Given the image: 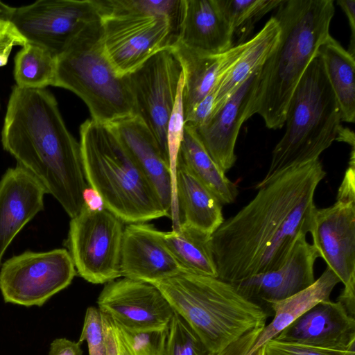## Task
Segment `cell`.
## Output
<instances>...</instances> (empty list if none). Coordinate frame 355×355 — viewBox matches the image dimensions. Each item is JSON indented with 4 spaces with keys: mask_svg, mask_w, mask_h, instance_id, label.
Listing matches in <instances>:
<instances>
[{
    "mask_svg": "<svg viewBox=\"0 0 355 355\" xmlns=\"http://www.w3.org/2000/svg\"><path fill=\"white\" fill-rule=\"evenodd\" d=\"M80 137L86 182L105 209L128 224L169 217L151 182L109 125L87 119Z\"/></svg>",
    "mask_w": 355,
    "mask_h": 355,
    "instance_id": "obj_4",
    "label": "cell"
},
{
    "mask_svg": "<svg viewBox=\"0 0 355 355\" xmlns=\"http://www.w3.org/2000/svg\"><path fill=\"white\" fill-rule=\"evenodd\" d=\"M326 172L319 159L288 171L211 234L217 278L229 283L280 268L310 232L314 195Z\"/></svg>",
    "mask_w": 355,
    "mask_h": 355,
    "instance_id": "obj_1",
    "label": "cell"
},
{
    "mask_svg": "<svg viewBox=\"0 0 355 355\" xmlns=\"http://www.w3.org/2000/svg\"><path fill=\"white\" fill-rule=\"evenodd\" d=\"M182 73V64L169 46L124 76L133 97L135 115L150 130L168 164L167 125Z\"/></svg>",
    "mask_w": 355,
    "mask_h": 355,
    "instance_id": "obj_10",
    "label": "cell"
},
{
    "mask_svg": "<svg viewBox=\"0 0 355 355\" xmlns=\"http://www.w3.org/2000/svg\"><path fill=\"white\" fill-rule=\"evenodd\" d=\"M84 206L92 211L105 209L102 198L99 194L91 187L85 189L83 194Z\"/></svg>",
    "mask_w": 355,
    "mask_h": 355,
    "instance_id": "obj_40",
    "label": "cell"
},
{
    "mask_svg": "<svg viewBox=\"0 0 355 355\" xmlns=\"http://www.w3.org/2000/svg\"><path fill=\"white\" fill-rule=\"evenodd\" d=\"M189 324L174 311L166 330L164 355H209Z\"/></svg>",
    "mask_w": 355,
    "mask_h": 355,
    "instance_id": "obj_34",
    "label": "cell"
},
{
    "mask_svg": "<svg viewBox=\"0 0 355 355\" xmlns=\"http://www.w3.org/2000/svg\"><path fill=\"white\" fill-rule=\"evenodd\" d=\"M109 319L116 355H164L167 329L132 332Z\"/></svg>",
    "mask_w": 355,
    "mask_h": 355,
    "instance_id": "obj_32",
    "label": "cell"
},
{
    "mask_svg": "<svg viewBox=\"0 0 355 355\" xmlns=\"http://www.w3.org/2000/svg\"><path fill=\"white\" fill-rule=\"evenodd\" d=\"M15 8L0 1V20L10 21Z\"/></svg>",
    "mask_w": 355,
    "mask_h": 355,
    "instance_id": "obj_42",
    "label": "cell"
},
{
    "mask_svg": "<svg viewBox=\"0 0 355 355\" xmlns=\"http://www.w3.org/2000/svg\"><path fill=\"white\" fill-rule=\"evenodd\" d=\"M273 16L279 42L261 67L249 114L260 115L269 129L285 123L290 99L302 76L328 37L332 0H282Z\"/></svg>",
    "mask_w": 355,
    "mask_h": 355,
    "instance_id": "obj_3",
    "label": "cell"
},
{
    "mask_svg": "<svg viewBox=\"0 0 355 355\" xmlns=\"http://www.w3.org/2000/svg\"><path fill=\"white\" fill-rule=\"evenodd\" d=\"M1 144L71 218L80 212L87 188L80 146L67 129L51 92L12 87Z\"/></svg>",
    "mask_w": 355,
    "mask_h": 355,
    "instance_id": "obj_2",
    "label": "cell"
},
{
    "mask_svg": "<svg viewBox=\"0 0 355 355\" xmlns=\"http://www.w3.org/2000/svg\"><path fill=\"white\" fill-rule=\"evenodd\" d=\"M76 275L71 254L64 248L26 251L1 266L0 291L6 302L40 306L67 288Z\"/></svg>",
    "mask_w": 355,
    "mask_h": 355,
    "instance_id": "obj_11",
    "label": "cell"
},
{
    "mask_svg": "<svg viewBox=\"0 0 355 355\" xmlns=\"http://www.w3.org/2000/svg\"><path fill=\"white\" fill-rule=\"evenodd\" d=\"M97 304L103 314L132 332L166 330L174 313L156 286L125 277L106 283Z\"/></svg>",
    "mask_w": 355,
    "mask_h": 355,
    "instance_id": "obj_14",
    "label": "cell"
},
{
    "mask_svg": "<svg viewBox=\"0 0 355 355\" xmlns=\"http://www.w3.org/2000/svg\"><path fill=\"white\" fill-rule=\"evenodd\" d=\"M336 140L347 143L352 146V148H354V133L349 128H345L340 125L338 129Z\"/></svg>",
    "mask_w": 355,
    "mask_h": 355,
    "instance_id": "obj_41",
    "label": "cell"
},
{
    "mask_svg": "<svg viewBox=\"0 0 355 355\" xmlns=\"http://www.w3.org/2000/svg\"><path fill=\"white\" fill-rule=\"evenodd\" d=\"M233 32L234 46L248 41L255 24L282 0H220Z\"/></svg>",
    "mask_w": 355,
    "mask_h": 355,
    "instance_id": "obj_30",
    "label": "cell"
},
{
    "mask_svg": "<svg viewBox=\"0 0 355 355\" xmlns=\"http://www.w3.org/2000/svg\"><path fill=\"white\" fill-rule=\"evenodd\" d=\"M260 69L252 73L204 124L194 129L209 155L225 173L235 164L236 139L242 124L250 118L249 112Z\"/></svg>",
    "mask_w": 355,
    "mask_h": 355,
    "instance_id": "obj_17",
    "label": "cell"
},
{
    "mask_svg": "<svg viewBox=\"0 0 355 355\" xmlns=\"http://www.w3.org/2000/svg\"><path fill=\"white\" fill-rule=\"evenodd\" d=\"M101 21L104 52L121 77L132 73L176 41L166 16L120 14L103 16Z\"/></svg>",
    "mask_w": 355,
    "mask_h": 355,
    "instance_id": "obj_12",
    "label": "cell"
},
{
    "mask_svg": "<svg viewBox=\"0 0 355 355\" xmlns=\"http://www.w3.org/2000/svg\"><path fill=\"white\" fill-rule=\"evenodd\" d=\"M340 111L318 55L311 61L290 99L286 130L272 152L258 189L284 173L319 159L336 140Z\"/></svg>",
    "mask_w": 355,
    "mask_h": 355,
    "instance_id": "obj_6",
    "label": "cell"
},
{
    "mask_svg": "<svg viewBox=\"0 0 355 355\" xmlns=\"http://www.w3.org/2000/svg\"><path fill=\"white\" fill-rule=\"evenodd\" d=\"M210 354H217L252 329L264 327L263 307L217 277L182 272L154 284Z\"/></svg>",
    "mask_w": 355,
    "mask_h": 355,
    "instance_id": "obj_5",
    "label": "cell"
},
{
    "mask_svg": "<svg viewBox=\"0 0 355 355\" xmlns=\"http://www.w3.org/2000/svg\"><path fill=\"white\" fill-rule=\"evenodd\" d=\"M99 21L95 0H39L15 8L10 19L27 42L40 45L55 56Z\"/></svg>",
    "mask_w": 355,
    "mask_h": 355,
    "instance_id": "obj_13",
    "label": "cell"
},
{
    "mask_svg": "<svg viewBox=\"0 0 355 355\" xmlns=\"http://www.w3.org/2000/svg\"><path fill=\"white\" fill-rule=\"evenodd\" d=\"M178 160L193 173L221 205L235 201L239 194L237 185L225 175L204 147L196 130L189 126L184 125Z\"/></svg>",
    "mask_w": 355,
    "mask_h": 355,
    "instance_id": "obj_26",
    "label": "cell"
},
{
    "mask_svg": "<svg viewBox=\"0 0 355 355\" xmlns=\"http://www.w3.org/2000/svg\"><path fill=\"white\" fill-rule=\"evenodd\" d=\"M209 355H213V354H209Z\"/></svg>",
    "mask_w": 355,
    "mask_h": 355,
    "instance_id": "obj_43",
    "label": "cell"
},
{
    "mask_svg": "<svg viewBox=\"0 0 355 355\" xmlns=\"http://www.w3.org/2000/svg\"><path fill=\"white\" fill-rule=\"evenodd\" d=\"M43 185L19 165L8 168L0 180V266L8 248L22 230L44 209Z\"/></svg>",
    "mask_w": 355,
    "mask_h": 355,
    "instance_id": "obj_19",
    "label": "cell"
},
{
    "mask_svg": "<svg viewBox=\"0 0 355 355\" xmlns=\"http://www.w3.org/2000/svg\"><path fill=\"white\" fill-rule=\"evenodd\" d=\"M175 43L207 54H218L232 48L233 32L220 0H183Z\"/></svg>",
    "mask_w": 355,
    "mask_h": 355,
    "instance_id": "obj_20",
    "label": "cell"
},
{
    "mask_svg": "<svg viewBox=\"0 0 355 355\" xmlns=\"http://www.w3.org/2000/svg\"><path fill=\"white\" fill-rule=\"evenodd\" d=\"M272 339L286 343L355 351V319L338 301L316 304Z\"/></svg>",
    "mask_w": 355,
    "mask_h": 355,
    "instance_id": "obj_15",
    "label": "cell"
},
{
    "mask_svg": "<svg viewBox=\"0 0 355 355\" xmlns=\"http://www.w3.org/2000/svg\"><path fill=\"white\" fill-rule=\"evenodd\" d=\"M80 345L65 338H56L50 345L49 355H83Z\"/></svg>",
    "mask_w": 355,
    "mask_h": 355,
    "instance_id": "obj_38",
    "label": "cell"
},
{
    "mask_svg": "<svg viewBox=\"0 0 355 355\" xmlns=\"http://www.w3.org/2000/svg\"><path fill=\"white\" fill-rule=\"evenodd\" d=\"M182 272L164 243L159 230L145 223L124 227L121 277L154 284Z\"/></svg>",
    "mask_w": 355,
    "mask_h": 355,
    "instance_id": "obj_18",
    "label": "cell"
},
{
    "mask_svg": "<svg viewBox=\"0 0 355 355\" xmlns=\"http://www.w3.org/2000/svg\"><path fill=\"white\" fill-rule=\"evenodd\" d=\"M0 107H1V103H0Z\"/></svg>",
    "mask_w": 355,
    "mask_h": 355,
    "instance_id": "obj_44",
    "label": "cell"
},
{
    "mask_svg": "<svg viewBox=\"0 0 355 355\" xmlns=\"http://www.w3.org/2000/svg\"><path fill=\"white\" fill-rule=\"evenodd\" d=\"M245 42L233 46L218 54L198 53L178 43L172 45L183 69L182 107L184 119L238 60L245 49Z\"/></svg>",
    "mask_w": 355,
    "mask_h": 355,
    "instance_id": "obj_22",
    "label": "cell"
},
{
    "mask_svg": "<svg viewBox=\"0 0 355 355\" xmlns=\"http://www.w3.org/2000/svg\"><path fill=\"white\" fill-rule=\"evenodd\" d=\"M279 23L272 17L260 31L246 41L245 49L238 60L216 85L215 111L252 73L263 65L274 51L279 42Z\"/></svg>",
    "mask_w": 355,
    "mask_h": 355,
    "instance_id": "obj_24",
    "label": "cell"
},
{
    "mask_svg": "<svg viewBox=\"0 0 355 355\" xmlns=\"http://www.w3.org/2000/svg\"><path fill=\"white\" fill-rule=\"evenodd\" d=\"M320 56L340 108L341 121H355V60L330 35L320 46Z\"/></svg>",
    "mask_w": 355,
    "mask_h": 355,
    "instance_id": "obj_27",
    "label": "cell"
},
{
    "mask_svg": "<svg viewBox=\"0 0 355 355\" xmlns=\"http://www.w3.org/2000/svg\"><path fill=\"white\" fill-rule=\"evenodd\" d=\"M16 85L24 89H45L53 85L56 56L48 49L27 42L15 57Z\"/></svg>",
    "mask_w": 355,
    "mask_h": 355,
    "instance_id": "obj_29",
    "label": "cell"
},
{
    "mask_svg": "<svg viewBox=\"0 0 355 355\" xmlns=\"http://www.w3.org/2000/svg\"><path fill=\"white\" fill-rule=\"evenodd\" d=\"M318 258L314 246L306 241V236H302L278 269L230 284L248 300L261 306L268 305L310 286L315 280L314 264Z\"/></svg>",
    "mask_w": 355,
    "mask_h": 355,
    "instance_id": "obj_16",
    "label": "cell"
},
{
    "mask_svg": "<svg viewBox=\"0 0 355 355\" xmlns=\"http://www.w3.org/2000/svg\"><path fill=\"white\" fill-rule=\"evenodd\" d=\"M160 235L184 272L218 277L211 247V234L180 225L170 232L160 231Z\"/></svg>",
    "mask_w": 355,
    "mask_h": 355,
    "instance_id": "obj_28",
    "label": "cell"
},
{
    "mask_svg": "<svg viewBox=\"0 0 355 355\" xmlns=\"http://www.w3.org/2000/svg\"><path fill=\"white\" fill-rule=\"evenodd\" d=\"M26 38L10 21L0 20V67L6 65L13 46H24Z\"/></svg>",
    "mask_w": 355,
    "mask_h": 355,
    "instance_id": "obj_36",
    "label": "cell"
},
{
    "mask_svg": "<svg viewBox=\"0 0 355 355\" xmlns=\"http://www.w3.org/2000/svg\"><path fill=\"white\" fill-rule=\"evenodd\" d=\"M101 21L89 27L56 56L52 86L68 89L87 105L92 119L110 124L135 115L125 77L117 75L101 42Z\"/></svg>",
    "mask_w": 355,
    "mask_h": 355,
    "instance_id": "obj_7",
    "label": "cell"
},
{
    "mask_svg": "<svg viewBox=\"0 0 355 355\" xmlns=\"http://www.w3.org/2000/svg\"><path fill=\"white\" fill-rule=\"evenodd\" d=\"M337 3L345 13L349 28L351 30V39L349 49L347 50L352 55L355 54V1L354 0H338Z\"/></svg>",
    "mask_w": 355,
    "mask_h": 355,
    "instance_id": "obj_39",
    "label": "cell"
},
{
    "mask_svg": "<svg viewBox=\"0 0 355 355\" xmlns=\"http://www.w3.org/2000/svg\"><path fill=\"white\" fill-rule=\"evenodd\" d=\"M339 282L336 275L327 267L310 286L286 299L269 302L267 306L272 309L274 318L263 327L249 353L272 339L316 304L329 300L332 291Z\"/></svg>",
    "mask_w": 355,
    "mask_h": 355,
    "instance_id": "obj_25",
    "label": "cell"
},
{
    "mask_svg": "<svg viewBox=\"0 0 355 355\" xmlns=\"http://www.w3.org/2000/svg\"><path fill=\"white\" fill-rule=\"evenodd\" d=\"M263 327L252 329L213 355H264V345L249 353Z\"/></svg>",
    "mask_w": 355,
    "mask_h": 355,
    "instance_id": "obj_37",
    "label": "cell"
},
{
    "mask_svg": "<svg viewBox=\"0 0 355 355\" xmlns=\"http://www.w3.org/2000/svg\"><path fill=\"white\" fill-rule=\"evenodd\" d=\"M107 125L147 175L170 217L172 182L169 166L150 130L137 115Z\"/></svg>",
    "mask_w": 355,
    "mask_h": 355,
    "instance_id": "obj_21",
    "label": "cell"
},
{
    "mask_svg": "<svg viewBox=\"0 0 355 355\" xmlns=\"http://www.w3.org/2000/svg\"><path fill=\"white\" fill-rule=\"evenodd\" d=\"M313 243L344 288L337 301L354 316L355 311V150L338 189L336 200L315 208L311 230Z\"/></svg>",
    "mask_w": 355,
    "mask_h": 355,
    "instance_id": "obj_8",
    "label": "cell"
},
{
    "mask_svg": "<svg viewBox=\"0 0 355 355\" xmlns=\"http://www.w3.org/2000/svg\"><path fill=\"white\" fill-rule=\"evenodd\" d=\"M264 355H355V351L327 349L271 339L264 344Z\"/></svg>",
    "mask_w": 355,
    "mask_h": 355,
    "instance_id": "obj_35",
    "label": "cell"
},
{
    "mask_svg": "<svg viewBox=\"0 0 355 355\" xmlns=\"http://www.w3.org/2000/svg\"><path fill=\"white\" fill-rule=\"evenodd\" d=\"M123 223L106 209L92 211L85 206L71 218L69 252L85 280L101 284L121 277Z\"/></svg>",
    "mask_w": 355,
    "mask_h": 355,
    "instance_id": "obj_9",
    "label": "cell"
},
{
    "mask_svg": "<svg viewBox=\"0 0 355 355\" xmlns=\"http://www.w3.org/2000/svg\"><path fill=\"white\" fill-rule=\"evenodd\" d=\"M101 17L120 14L166 16L178 37L182 15L183 0H95Z\"/></svg>",
    "mask_w": 355,
    "mask_h": 355,
    "instance_id": "obj_31",
    "label": "cell"
},
{
    "mask_svg": "<svg viewBox=\"0 0 355 355\" xmlns=\"http://www.w3.org/2000/svg\"><path fill=\"white\" fill-rule=\"evenodd\" d=\"M84 341L87 344L89 355H116L109 317L95 306L86 310L78 342L81 344Z\"/></svg>",
    "mask_w": 355,
    "mask_h": 355,
    "instance_id": "obj_33",
    "label": "cell"
},
{
    "mask_svg": "<svg viewBox=\"0 0 355 355\" xmlns=\"http://www.w3.org/2000/svg\"><path fill=\"white\" fill-rule=\"evenodd\" d=\"M175 194L180 225L211 235L224 222L220 202L180 160L177 162Z\"/></svg>",
    "mask_w": 355,
    "mask_h": 355,
    "instance_id": "obj_23",
    "label": "cell"
}]
</instances>
